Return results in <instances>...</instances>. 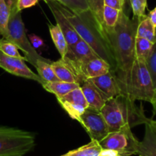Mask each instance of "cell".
Segmentation results:
<instances>
[{"mask_svg":"<svg viewBox=\"0 0 156 156\" xmlns=\"http://www.w3.org/2000/svg\"><path fill=\"white\" fill-rule=\"evenodd\" d=\"M139 22L136 18L130 19L122 11L116 25L105 28L116 62V70L113 73L119 87L127 79L136 60L135 43Z\"/></svg>","mask_w":156,"mask_h":156,"instance_id":"cell-1","label":"cell"},{"mask_svg":"<svg viewBox=\"0 0 156 156\" xmlns=\"http://www.w3.org/2000/svg\"><path fill=\"white\" fill-rule=\"evenodd\" d=\"M35 135L12 127H0V156H24L35 146Z\"/></svg>","mask_w":156,"mask_h":156,"instance_id":"cell-5","label":"cell"},{"mask_svg":"<svg viewBox=\"0 0 156 156\" xmlns=\"http://www.w3.org/2000/svg\"><path fill=\"white\" fill-rule=\"evenodd\" d=\"M51 64L55 74L61 81L76 83L80 87L82 84L81 80L73 67L64 58H61L56 61H52Z\"/></svg>","mask_w":156,"mask_h":156,"instance_id":"cell-14","label":"cell"},{"mask_svg":"<svg viewBox=\"0 0 156 156\" xmlns=\"http://www.w3.org/2000/svg\"><path fill=\"white\" fill-rule=\"evenodd\" d=\"M5 2H6L7 5L9 8L10 12L12 11V10L16 9V3H17L18 0H5Z\"/></svg>","mask_w":156,"mask_h":156,"instance_id":"cell-36","label":"cell"},{"mask_svg":"<svg viewBox=\"0 0 156 156\" xmlns=\"http://www.w3.org/2000/svg\"><path fill=\"white\" fill-rule=\"evenodd\" d=\"M0 67L11 74L26 78L29 80H33L34 81L38 82L41 85L45 83L38 76V74L34 73L25 64L24 60L7 56L1 51H0Z\"/></svg>","mask_w":156,"mask_h":156,"instance_id":"cell-11","label":"cell"},{"mask_svg":"<svg viewBox=\"0 0 156 156\" xmlns=\"http://www.w3.org/2000/svg\"><path fill=\"white\" fill-rule=\"evenodd\" d=\"M38 0H18L16 3V9L22 12L25 9L31 8L37 3Z\"/></svg>","mask_w":156,"mask_h":156,"instance_id":"cell-33","label":"cell"},{"mask_svg":"<svg viewBox=\"0 0 156 156\" xmlns=\"http://www.w3.org/2000/svg\"><path fill=\"white\" fill-rule=\"evenodd\" d=\"M3 37L8 41L14 43L19 48V49L22 50L25 54L24 57L25 61L32 64L34 67L36 66V62L38 60L51 61L49 59L43 58L32 47L29 39L26 35V31L22 19L21 12L18 11L17 9H14L10 12L7 32Z\"/></svg>","mask_w":156,"mask_h":156,"instance_id":"cell-6","label":"cell"},{"mask_svg":"<svg viewBox=\"0 0 156 156\" xmlns=\"http://www.w3.org/2000/svg\"><path fill=\"white\" fill-rule=\"evenodd\" d=\"M45 2H48V1H56V2H59L60 0H44Z\"/></svg>","mask_w":156,"mask_h":156,"instance_id":"cell-39","label":"cell"},{"mask_svg":"<svg viewBox=\"0 0 156 156\" xmlns=\"http://www.w3.org/2000/svg\"><path fill=\"white\" fill-rule=\"evenodd\" d=\"M89 80L106 102L122 94L115 73L112 70L102 76L89 79Z\"/></svg>","mask_w":156,"mask_h":156,"instance_id":"cell-12","label":"cell"},{"mask_svg":"<svg viewBox=\"0 0 156 156\" xmlns=\"http://www.w3.org/2000/svg\"><path fill=\"white\" fill-rule=\"evenodd\" d=\"M136 37L147 39L153 44L156 43V27L151 23L148 16L139 21L136 30Z\"/></svg>","mask_w":156,"mask_h":156,"instance_id":"cell-19","label":"cell"},{"mask_svg":"<svg viewBox=\"0 0 156 156\" xmlns=\"http://www.w3.org/2000/svg\"><path fill=\"white\" fill-rule=\"evenodd\" d=\"M91 140L101 142L109 133V127L100 111L88 107L78 120Z\"/></svg>","mask_w":156,"mask_h":156,"instance_id":"cell-8","label":"cell"},{"mask_svg":"<svg viewBox=\"0 0 156 156\" xmlns=\"http://www.w3.org/2000/svg\"><path fill=\"white\" fill-rule=\"evenodd\" d=\"M58 2L77 15L90 10L88 0H60Z\"/></svg>","mask_w":156,"mask_h":156,"instance_id":"cell-24","label":"cell"},{"mask_svg":"<svg viewBox=\"0 0 156 156\" xmlns=\"http://www.w3.org/2000/svg\"><path fill=\"white\" fill-rule=\"evenodd\" d=\"M48 5L51 11L52 15L56 21V25L59 26L67 41L68 48L72 47L80 40V37L77 34L71 24L66 19L63 13L60 11L56 1H48Z\"/></svg>","mask_w":156,"mask_h":156,"instance_id":"cell-13","label":"cell"},{"mask_svg":"<svg viewBox=\"0 0 156 156\" xmlns=\"http://www.w3.org/2000/svg\"><path fill=\"white\" fill-rule=\"evenodd\" d=\"M90 10L94 15V18L100 25L105 29L103 22V10H104V0H88Z\"/></svg>","mask_w":156,"mask_h":156,"instance_id":"cell-26","label":"cell"},{"mask_svg":"<svg viewBox=\"0 0 156 156\" xmlns=\"http://www.w3.org/2000/svg\"><path fill=\"white\" fill-rule=\"evenodd\" d=\"M105 5L115 9L119 11H124L126 0H104Z\"/></svg>","mask_w":156,"mask_h":156,"instance_id":"cell-32","label":"cell"},{"mask_svg":"<svg viewBox=\"0 0 156 156\" xmlns=\"http://www.w3.org/2000/svg\"><path fill=\"white\" fill-rule=\"evenodd\" d=\"M19 48L11 41H8L5 38L0 39V51L5 55L12 58H17L25 61L24 56H22L19 51Z\"/></svg>","mask_w":156,"mask_h":156,"instance_id":"cell-27","label":"cell"},{"mask_svg":"<svg viewBox=\"0 0 156 156\" xmlns=\"http://www.w3.org/2000/svg\"><path fill=\"white\" fill-rule=\"evenodd\" d=\"M57 100L69 116L76 121L80 119L82 114L88 108V103L82 93L80 87L63 97H58Z\"/></svg>","mask_w":156,"mask_h":156,"instance_id":"cell-10","label":"cell"},{"mask_svg":"<svg viewBox=\"0 0 156 156\" xmlns=\"http://www.w3.org/2000/svg\"><path fill=\"white\" fill-rule=\"evenodd\" d=\"M100 112L107 123L109 133L145 125L151 120L145 115L142 104L138 106L135 100L123 94L106 101Z\"/></svg>","mask_w":156,"mask_h":156,"instance_id":"cell-3","label":"cell"},{"mask_svg":"<svg viewBox=\"0 0 156 156\" xmlns=\"http://www.w3.org/2000/svg\"><path fill=\"white\" fill-rule=\"evenodd\" d=\"M60 11L70 22L82 40L87 43L99 58L108 63L111 70H116V62L111 48L106 30L97 22L90 10L80 14H75L60 2H57Z\"/></svg>","mask_w":156,"mask_h":156,"instance_id":"cell-2","label":"cell"},{"mask_svg":"<svg viewBox=\"0 0 156 156\" xmlns=\"http://www.w3.org/2000/svg\"><path fill=\"white\" fill-rule=\"evenodd\" d=\"M82 93L88 103V107L95 110L100 111L106 103L97 88L89 80H87L80 86Z\"/></svg>","mask_w":156,"mask_h":156,"instance_id":"cell-17","label":"cell"},{"mask_svg":"<svg viewBox=\"0 0 156 156\" xmlns=\"http://www.w3.org/2000/svg\"><path fill=\"white\" fill-rule=\"evenodd\" d=\"M148 17L149 18V19L151 20V23L156 27V7L148 13Z\"/></svg>","mask_w":156,"mask_h":156,"instance_id":"cell-35","label":"cell"},{"mask_svg":"<svg viewBox=\"0 0 156 156\" xmlns=\"http://www.w3.org/2000/svg\"><path fill=\"white\" fill-rule=\"evenodd\" d=\"M99 156H122L117 152V151H113V150L109 149H103L100 151Z\"/></svg>","mask_w":156,"mask_h":156,"instance_id":"cell-34","label":"cell"},{"mask_svg":"<svg viewBox=\"0 0 156 156\" xmlns=\"http://www.w3.org/2000/svg\"><path fill=\"white\" fill-rule=\"evenodd\" d=\"M132 129L124 128L119 131L109 133L106 138L100 142L103 149L117 151L122 156L137 154L139 141L135 137Z\"/></svg>","mask_w":156,"mask_h":156,"instance_id":"cell-7","label":"cell"},{"mask_svg":"<svg viewBox=\"0 0 156 156\" xmlns=\"http://www.w3.org/2000/svg\"><path fill=\"white\" fill-rule=\"evenodd\" d=\"M150 103L152 105L153 113H154V115H156V88L154 89V94H153L152 98H151V100Z\"/></svg>","mask_w":156,"mask_h":156,"instance_id":"cell-37","label":"cell"},{"mask_svg":"<svg viewBox=\"0 0 156 156\" xmlns=\"http://www.w3.org/2000/svg\"><path fill=\"white\" fill-rule=\"evenodd\" d=\"M110 70V65L106 61L100 58H97L83 64L80 68V73L83 80H87L106 74Z\"/></svg>","mask_w":156,"mask_h":156,"instance_id":"cell-15","label":"cell"},{"mask_svg":"<svg viewBox=\"0 0 156 156\" xmlns=\"http://www.w3.org/2000/svg\"><path fill=\"white\" fill-rule=\"evenodd\" d=\"M52 61H45L38 60L36 62L35 68L38 73V76L44 82H53L60 80L55 74L51 67Z\"/></svg>","mask_w":156,"mask_h":156,"instance_id":"cell-23","label":"cell"},{"mask_svg":"<svg viewBox=\"0 0 156 156\" xmlns=\"http://www.w3.org/2000/svg\"><path fill=\"white\" fill-rule=\"evenodd\" d=\"M42 87L46 91L55 94L57 98H58V97H61L66 95L76 88L80 87V85L58 80V81L45 82L42 85Z\"/></svg>","mask_w":156,"mask_h":156,"instance_id":"cell-18","label":"cell"},{"mask_svg":"<svg viewBox=\"0 0 156 156\" xmlns=\"http://www.w3.org/2000/svg\"><path fill=\"white\" fill-rule=\"evenodd\" d=\"M49 31L55 47L58 49L61 58H64L68 50V45L62 31L58 25H49Z\"/></svg>","mask_w":156,"mask_h":156,"instance_id":"cell-21","label":"cell"},{"mask_svg":"<svg viewBox=\"0 0 156 156\" xmlns=\"http://www.w3.org/2000/svg\"><path fill=\"white\" fill-rule=\"evenodd\" d=\"M139 156H156V132L150 122L145 124V136L139 142L138 153Z\"/></svg>","mask_w":156,"mask_h":156,"instance_id":"cell-16","label":"cell"},{"mask_svg":"<svg viewBox=\"0 0 156 156\" xmlns=\"http://www.w3.org/2000/svg\"><path fill=\"white\" fill-rule=\"evenodd\" d=\"M97 58H99L98 55L91 48L90 46L81 38L74 45L68 48L67 54L64 57V59L73 67L81 80L82 84L86 80H83V76L80 73V68L83 64L87 63L88 61Z\"/></svg>","mask_w":156,"mask_h":156,"instance_id":"cell-9","label":"cell"},{"mask_svg":"<svg viewBox=\"0 0 156 156\" xmlns=\"http://www.w3.org/2000/svg\"><path fill=\"white\" fill-rule=\"evenodd\" d=\"M29 41L31 42V45L34 49H44L45 48V44L44 41L40 37L35 35L34 34H31L29 35Z\"/></svg>","mask_w":156,"mask_h":156,"instance_id":"cell-31","label":"cell"},{"mask_svg":"<svg viewBox=\"0 0 156 156\" xmlns=\"http://www.w3.org/2000/svg\"><path fill=\"white\" fill-rule=\"evenodd\" d=\"M102 148L100 142L97 141L91 140L89 143L68 151L62 156H99Z\"/></svg>","mask_w":156,"mask_h":156,"instance_id":"cell-22","label":"cell"},{"mask_svg":"<svg viewBox=\"0 0 156 156\" xmlns=\"http://www.w3.org/2000/svg\"><path fill=\"white\" fill-rule=\"evenodd\" d=\"M10 17V9L5 0H0V36L5 35Z\"/></svg>","mask_w":156,"mask_h":156,"instance_id":"cell-28","label":"cell"},{"mask_svg":"<svg viewBox=\"0 0 156 156\" xmlns=\"http://www.w3.org/2000/svg\"><path fill=\"white\" fill-rule=\"evenodd\" d=\"M129 2L134 18L141 21L146 17L145 9L147 8V0H129Z\"/></svg>","mask_w":156,"mask_h":156,"instance_id":"cell-29","label":"cell"},{"mask_svg":"<svg viewBox=\"0 0 156 156\" xmlns=\"http://www.w3.org/2000/svg\"><path fill=\"white\" fill-rule=\"evenodd\" d=\"M154 44L150 41L142 37H136L135 43V55L136 59L146 63L152 53Z\"/></svg>","mask_w":156,"mask_h":156,"instance_id":"cell-20","label":"cell"},{"mask_svg":"<svg viewBox=\"0 0 156 156\" xmlns=\"http://www.w3.org/2000/svg\"><path fill=\"white\" fill-rule=\"evenodd\" d=\"M123 94L133 100L151 102L154 87L146 63L136 59L126 81L120 87Z\"/></svg>","mask_w":156,"mask_h":156,"instance_id":"cell-4","label":"cell"},{"mask_svg":"<svg viewBox=\"0 0 156 156\" xmlns=\"http://www.w3.org/2000/svg\"><path fill=\"white\" fill-rule=\"evenodd\" d=\"M121 12L122 11L105 5L103 10V22L105 28H113L116 25L120 17Z\"/></svg>","mask_w":156,"mask_h":156,"instance_id":"cell-25","label":"cell"},{"mask_svg":"<svg viewBox=\"0 0 156 156\" xmlns=\"http://www.w3.org/2000/svg\"><path fill=\"white\" fill-rule=\"evenodd\" d=\"M146 65L152 79L154 89L156 88V43L154 45L152 53L146 61Z\"/></svg>","mask_w":156,"mask_h":156,"instance_id":"cell-30","label":"cell"},{"mask_svg":"<svg viewBox=\"0 0 156 156\" xmlns=\"http://www.w3.org/2000/svg\"><path fill=\"white\" fill-rule=\"evenodd\" d=\"M151 123L153 124V125H154V126H156V121H154V120H152V119H151Z\"/></svg>","mask_w":156,"mask_h":156,"instance_id":"cell-38","label":"cell"}]
</instances>
